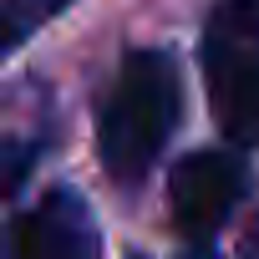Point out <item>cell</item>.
<instances>
[{"label":"cell","instance_id":"cell-1","mask_svg":"<svg viewBox=\"0 0 259 259\" xmlns=\"http://www.w3.org/2000/svg\"><path fill=\"white\" fill-rule=\"evenodd\" d=\"M183 117V76L168 51H127L97 102V153L117 183H143Z\"/></svg>","mask_w":259,"mask_h":259},{"label":"cell","instance_id":"cell-2","mask_svg":"<svg viewBox=\"0 0 259 259\" xmlns=\"http://www.w3.org/2000/svg\"><path fill=\"white\" fill-rule=\"evenodd\" d=\"M198 61L224 138L259 153V0H213Z\"/></svg>","mask_w":259,"mask_h":259},{"label":"cell","instance_id":"cell-3","mask_svg":"<svg viewBox=\"0 0 259 259\" xmlns=\"http://www.w3.org/2000/svg\"><path fill=\"white\" fill-rule=\"evenodd\" d=\"M254 188V173L239 153H183L168 168V208H173V229L188 244V259H213V234L229 224V213L244 203V193Z\"/></svg>","mask_w":259,"mask_h":259},{"label":"cell","instance_id":"cell-4","mask_svg":"<svg viewBox=\"0 0 259 259\" xmlns=\"http://www.w3.org/2000/svg\"><path fill=\"white\" fill-rule=\"evenodd\" d=\"M6 259H102L97 213L76 188H51L6 234Z\"/></svg>","mask_w":259,"mask_h":259},{"label":"cell","instance_id":"cell-5","mask_svg":"<svg viewBox=\"0 0 259 259\" xmlns=\"http://www.w3.org/2000/svg\"><path fill=\"white\" fill-rule=\"evenodd\" d=\"M66 6H71V0H6V51H16L31 31H41Z\"/></svg>","mask_w":259,"mask_h":259},{"label":"cell","instance_id":"cell-6","mask_svg":"<svg viewBox=\"0 0 259 259\" xmlns=\"http://www.w3.org/2000/svg\"><path fill=\"white\" fill-rule=\"evenodd\" d=\"M6 158H11V168H6V193H16V188L26 183V168H31V148H26V143H11V148H6Z\"/></svg>","mask_w":259,"mask_h":259},{"label":"cell","instance_id":"cell-7","mask_svg":"<svg viewBox=\"0 0 259 259\" xmlns=\"http://www.w3.org/2000/svg\"><path fill=\"white\" fill-rule=\"evenodd\" d=\"M239 259H259V213L244 224V234H239Z\"/></svg>","mask_w":259,"mask_h":259}]
</instances>
